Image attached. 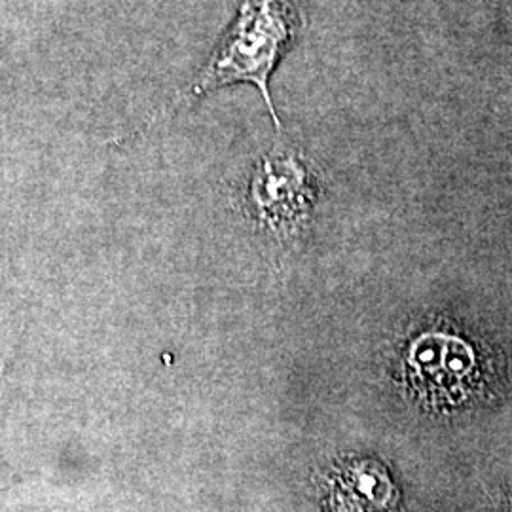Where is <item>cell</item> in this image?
<instances>
[{
	"instance_id": "obj_1",
	"label": "cell",
	"mask_w": 512,
	"mask_h": 512,
	"mask_svg": "<svg viewBox=\"0 0 512 512\" xmlns=\"http://www.w3.org/2000/svg\"><path fill=\"white\" fill-rule=\"evenodd\" d=\"M296 31L298 18L287 0H245L200 74L194 93L249 82L262 93L277 124L268 80L279 59L293 46Z\"/></svg>"
},
{
	"instance_id": "obj_2",
	"label": "cell",
	"mask_w": 512,
	"mask_h": 512,
	"mask_svg": "<svg viewBox=\"0 0 512 512\" xmlns=\"http://www.w3.org/2000/svg\"><path fill=\"white\" fill-rule=\"evenodd\" d=\"M408 380L423 399L456 403L463 399L475 378V353L463 340L448 334L418 338L406 359Z\"/></svg>"
},
{
	"instance_id": "obj_3",
	"label": "cell",
	"mask_w": 512,
	"mask_h": 512,
	"mask_svg": "<svg viewBox=\"0 0 512 512\" xmlns=\"http://www.w3.org/2000/svg\"><path fill=\"white\" fill-rule=\"evenodd\" d=\"M251 198L270 224L294 220L310 203L308 173L293 158H268L256 171Z\"/></svg>"
},
{
	"instance_id": "obj_4",
	"label": "cell",
	"mask_w": 512,
	"mask_h": 512,
	"mask_svg": "<svg viewBox=\"0 0 512 512\" xmlns=\"http://www.w3.org/2000/svg\"><path fill=\"white\" fill-rule=\"evenodd\" d=\"M393 495V484L384 469L374 463H363L348 471L344 478V507L355 511H380L385 509Z\"/></svg>"
}]
</instances>
